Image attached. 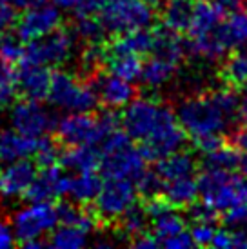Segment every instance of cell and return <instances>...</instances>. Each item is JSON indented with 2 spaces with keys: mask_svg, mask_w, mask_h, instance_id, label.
<instances>
[{
  "mask_svg": "<svg viewBox=\"0 0 247 249\" xmlns=\"http://www.w3.org/2000/svg\"><path fill=\"white\" fill-rule=\"evenodd\" d=\"M53 4H55L58 9H62V11H75L76 4H78V0H51Z\"/></svg>",
  "mask_w": 247,
  "mask_h": 249,
  "instance_id": "cell-45",
  "label": "cell"
},
{
  "mask_svg": "<svg viewBox=\"0 0 247 249\" xmlns=\"http://www.w3.org/2000/svg\"><path fill=\"white\" fill-rule=\"evenodd\" d=\"M51 70L48 66L33 62H20L17 70V93L24 98L44 100L48 97Z\"/></svg>",
  "mask_w": 247,
  "mask_h": 249,
  "instance_id": "cell-16",
  "label": "cell"
},
{
  "mask_svg": "<svg viewBox=\"0 0 247 249\" xmlns=\"http://www.w3.org/2000/svg\"><path fill=\"white\" fill-rule=\"evenodd\" d=\"M35 164L38 169L42 167H49L58 164L60 160V151H58V142L48 139L46 135L38 139V145H36V151H35Z\"/></svg>",
  "mask_w": 247,
  "mask_h": 249,
  "instance_id": "cell-32",
  "label": "cell"
},
{
  "mask_svg": "<svg viewBox=\"0 0 247 249\" xmlns=\"http://www.w3.org/2000/svg\"><path fill=\"white\" fill-rule=\"evenodd\" d=\"M98 17L109 35L149 28L155 20L153 9L142 0H107Z\"/></svg>",
  "mask_w": 247,
  "mask_h": 249,
  "instance_id": "cell-8",
  "label": "cell"
},
{
  "mask_svg": "<svg viewBox=\"0 0 247 249\" xmlns=\"http://www.w3.org/2000/svg\"><path fill=\"white\" fill-rule=\"evenodd\" d=\"M234 145L240 151V167L247 175V129H240L234 137Z\"/></svg>",
  "mask_w": 247,
  "mask_h": 249,
  "instance_id": "cell-42",
  "label": "cell"
},
{
  "mask_svg": "<svg viewBox=\"0 0 247 249\" xmlns=\"http://www.w3.org/2000/svg\"><path fill=\"white\" fill-rule=\"evenodd\" d=\"M75 31L76 38L84 40L86 44H96V42H104L107 31L104 28L100 17L96 15H84V17H76L75 22Z\"/></svg>",
  "mask_w": 247,
  "mask_h": 249,
  "instance_id": "cell-31",
  "label": "cell"
},
{
  "mask_svg": "<svg viewBox=\"0 0 247 249\" xmlns=\"http://www.w3.org/2000/svg\"><path fill=\"white\" fill-rule=\"evenodd\" d=\"M106 68L109 73L120 76L124 80H140V73H142V66L144 60L140 55H133V53H117V55H106Z\"/></svg>",
  "mask_w": 247,
  "mask_h": 249,
  "instance_id": "cell-26",
  "label": "cell"
},
{
  "mask_svg": "<svg viewBox=\"0 0 247 249\" xmlns=\"http://www.w3.org/2000/svg\"><path fill=\"white\" fill-rule=\"evenodd\" d=\"M68 187L69 177L64 173V167L60 164H55V166L42 167L40 173H36L24 198L29 202L55 200L68 195Z\"/></svg>",
  "mask_w": 247,
  "mask_h": 249,
  "instance_id": "cell-15",
  "label": "cell"
},
{
  "mask_svg": "<svg viewBox=\"0 0 247 249\" xmlns=\"http://www.w3.org/2000/svg\"><path fill=\"white\" fill-rule=\"evenodd\" d=\"M36 173H38V167L29 159L7 162L0 169V198L4 200H15L20 196L24 198Z\"/></svg>",
  "mask_w": 247,
  "mask_h": 249,
  "instance_id": "cell-14",
  "label": "cell"
},
{
  "mask_svg": "<svg viewBox=\"0 0 247 249\" xmlns=\"http://www.w3.org/2000/svg\"><path fill=\"white\" fill-rule=\"evenodd\" d=\"M196 182L198 196L218 213L247 202V178L234 175V171L204 167Z\"/></svg>",
  "mask_w": 247,
  "mask_h": 249,
  "instance_id": "cell-5",
  "label": "cell"
},
{
  "mask_svg": "<svg viewBox=\"0 0 247 249\" xmlns=\"http://www.w3.org/2000/svg\"><path fill=\"white\" fill-rule=\"evenodd\" d=\"M46 100L68 113H91L98 106V98L89 80L71 75L68 71L51 73Z\"/></svg>",
  "mask_w": 247,
  "mask_h": 249,
  "instance_id": "cell-6",
  "label": "cell"
},
{
  "mask_svg": "<svg viewBox=\"0 0 247 249\" xmlns=\"http://www.w3.org/2000/svg\"><path fill=\"white\" fill-rule=\"evenodd\" d=\"M191 140L193 145L196 147V151H200L202 155H207V153L218 149L222 144H226L224 135H204V137H196V139Z\"/></svg>",
  "mask_w": 247,
  "mask_h": 249,
  "instance_id": "cell-38",
  "label": "cell"
},
{
  "mask_svg": "<svg viewBox=\"0 0 247 249\" xmlns=\"http://www.w3.org/2000/svg\"><path fill=\"white\" fill-rule=\"evenodd\" d=\"M194 171H196V162L193 159V155L182 149L157 160V166H155V173L162 178V182L194 177Z\"/></svg>",
  "mask_w": 247,
  "mask_h": 249,
  "instance_id": "cell-21",
  "label": "cell"
},
{
  "mask_svg": "<svg viewBox=\"0 0 247 249\" xmlns=\"http://www.w3.org/2000/svg\"><path fill=\"white\" fill-rule=\"evenodd\" d=\"M187 209V216H189V220L191 222H216L218 218V211L213 209L209 204L206 202H193Z\"/></svg>",
  "mask_w": 247,
  "mask_h": 249,
  "instance_id": "cell-36",
  "label": "cell"
},
{
  "mask_svg": "<svg viewBox=\"0 0 247 249\" xmlns=\"http://www.w3.org/2000/svg\"><path fill=\"white\" fill-rule=\"evenodd\" d=\"M131 246L140 248V249H155V248H158L160 244H158V240L149 233V231H144V233H140V235L131 238Z\"/></svg>",
  "mask_w": 247,
  "mask_h": 249,
  "instance_id": "cell-43",
  "label": "cell"
},
{
  "mask_svg": "<svg viewBox=\"0 0 247 249\" xmlns=\"http://www.w3.org/2000/svg\"><path fill=\"white\" fill-rule=\"evenodd\" d=\"M117 224H118L120 235L131 240L133 236H137V235H140V233L147 231V226H149V214H147L144 206L133 204L131 208H127L120 216H118Z\"/></svg>",
  "mask_w": 247,
  "mask_h": 249,
  "instance_id": "cell-28",
  "label": "cell"
},
{
  "mask_svg": "<svg viewBox=\"0 0 247 249\" xmlns=\"http://www.w3.org/2000/svg\"><path fill=\"white\" fill-rule=\"evenodd\" d=\"M220 78L222 82L240 89L247 86V48L233 49V53L227 56L222 68H220Z\"/></svg>",
  "mask_w": 247,
  "mask_h": 249,
  "instance_id": "cell-24",
  "label": "cell"
},
{
  "mask_svg": "<svg viewBox=\"0 0 247 249\" xmlns=\"http://www.w3.org/2000/svg\"><path fill=\"white\" fill-rule=\"evenodd\" d=\"M240 2H247V0H240Z\"/></svg>",
  "mask_w": 247,
  "mask_h": 249,
  "instance_id": "cell-48",
  "label": "cell"
},
{
  "mask_svg": "<svg viewBox=\"0 0 247 249\" xmlns=\"http://www.w3.org/2000/svg\"><path fill=\"white\" fill-rule=\"evenodd\" d=\"M193 2H196V0H193Z\"/></svg>",
  "mask_w": 247,
  "mask_h": 249,
  "instance_id": "cell-49",
  "label": "cell"
},
{
  "mask_svg": "<svg viewBox=\"0 0 247 249\" xmlns=\"http://www.w3.org/2000/svg\"><path fill=\"white\" fill-rule=\"evenodd\" d=\"M160 196L175 209L189 208L198 198V182L194 177H184V178L164 182Z\"/></svg>",
  "mask_w": 247,
  "mask_h": 249,
  "instance_id": "cell-20",
  "label": "cell"
},
{
  "mask_svg": "<svg viewBox=\"0 0 247 249\" xmlns=\"http://www.w3.org/2000/svg\"><path fill=\"white\" fill-rule=\"evenodd\" d=\"M214 231H216V228H214L213 222H193V228L189 231V235H191L194 246L206 248V246H211Z\"/></svg>",
  "mask_w": 247,
  "mask_h": 249,
  "instance_id": "cell-35",
  "label": "cell"
},
{
  "mask_svg": "<svg viewBox=\"0 0 247 249\" xmlns=\"http://www.w3.org/2000/svg\"><path fill=\"white\" fill-rule=\"evenodd\" d=\"M91 86L96 93L98 102L107 109H120L125 107L135 98L137 91L129 80H124L113 73H102V70L89 78Z\"/></svg>",
  "mask_w": 247,
  "mask_h": 249,
  "instance_id": "cell-13",
  "label": "cell"
},
{
  "mask_svg": "<svg viewBox=\"0 0 247 249\" xmlns=\"http://www.w3.org/2000/svg\"><path fill=\"white\" fill-rule=\"evenodd\" d=\"M102 162V151L95 145H71L66 147V151L60 153V164L64 169H71L76 173L82 171H96L100 169Z\"/></svg>",
  "mask_w": 247,
  "mask_h": 249,
  "instance_id": "cell-19",
  "label": "cell"
},
{
  "mask_svg": "<svg viewBox=\"0 0 247 249\" xmlns=\"http://www.w3.org/2000/svg\"><path fill=\"white\" fill-rule=\"evenodd\" d=\"M240 122L247 125V86L244 88V97L240 98Z\"/></svg>",
  "mask_w": 247,
  "mask_h": 249,
  "instance_id": "cell-46",
  "label": "cell"
},
{
  "mask_svg": "<svg viewBox=\"0 0 247 249\" xmlns=\"http://www.w3.org/2000/svg\"><path fill=\"white\" fill-rule=\"evenodd\" d=\"M220 38L227 53L238 48H247V7H236L222 18Z\"/></svg>",
  "mask_w": 247,
  "mask_h": 249,
  "instance_id": "cell-18",
  "label": "cell"
},
{
  "mask_svg": "<svg viewBox=\"0 0 247 249\" xmlns=\"http://www.w3.org/2000/svg\"><path fill=\"white\" fill-rule=\"evenodd\" d=\"M62 24V13L56 6H49V4H40V6L29 7L24 9L20 18L15 22V29H17V36L22 42L36 40L40 36L48 35L51 31L60 28Z\"/></svg>",
  "mask_w": 247,
  "mask_h": 249,
  "instance_id": "cell-12",
  "label": "cell"
},
{
  "mask_svg": "<svg viewBox=\"0 0 247 249\" xmlns=\"http://www.w3.org/2000/svg\"><path fill=\"white\" fill-rule=\"evenodd\" d=\"M120 127V117L115 109H107L93 115L91 113H68L55 124L56 142L60 145H96L106 137Z\"/></svg>",
  "mask_w": 247,
  "mask_h": 249,
  "instance_id": "cell-3",
  "label": "cell"
},
{
  "mask_svg": "<svg viewBox=\"0 0 247 249\" xmlns=\"http://www.w3.org/2000/svg\"><path fill=\"white\" fill-rule=\"evenodd\" d=\"M176 118L187 137L224 135L240 122V97L234 88L209 89L180 100Z\"/></svg>",
  "mask_w": 247,
  "mask_h": 249,
  "instance_id": "cell-2",
  "label": "cell"
},
{
  "mask_svg": "<svg viewBox=\"0 0 247 249\" xmlns=\"http://www.w3.org/2000/svg\"><path fill=\"white\" fill-rule=\"evenodd\" d=\"M162 186H164V182H162V178L155 173V169H153V171H147V169H145L144 173L138 177L137 182H135L137 195L142 196V200L160 196V193H162Z\"/></svg>",
  "mask_w": 247,
  "mask_h": 249,
  "instance_id": "cell-33",
  "label": "cell"
},
{
  "mask_svg": "<svg viewBox=\"0 0 247 249\" xmlns=\"http://www.w3.org/2000/svg\"><path fill=\"white\" fill-rule=\"evenodd\" d=\"M204 167L222 169V171H236L240 167V151L234 144H222L218 149L204 155Z\"/></svg>",
  "mask_w": 247,
  "mask_h": 249,
  "instance_id": "cell-30",
  "label": "cell"
},
{
  "mask_svg": "<svg viewBox=\"0 0 247 249\" xmlns=\"http://www.w3.org/2000/svg\"><path fill=\"white\" fill-rule=\"evenodd\" d=\"M194 2L193 0H167L162 7V20L165 28L176 33H187L193 18Z\"/></svg>",
  "mask_w": 247,
  "mask_h": 249,
  "instance_id": "cell-25",
  "label": "cell"
},
{
  "mask_svg": "<svg viewBox=\"0 0 247 249\" xmlns=\"http://www.w3.org/2000/svg\"><path fill=\"white\" fill-rule=\"evenodd\" d=\"M160 246H164V248H167V249H189V248H193L194 244H193V238H191V235H189V231L184 229V231H180L176 235L165 238Z\"/></svg>",
  "mask_w": 247,
  "mask_h": 249,
  "instance_id": "cell-39",
  "label": "cell"
},
{
  "mask_svg": "<svg viewBox=\"0 0 247 249\" xmlns=\"http://www.w3.org/2000/svg\"><path fill=\"white\" fill-rule=\"evenodd\" d=\"M17 13L6 0H0V33H6L7 29L15 28Z\"/></svg>",
  "mask_w": 247,
  "mask_h": 249,
  "instance_id": "cell-40",
  "label": "cell"
},
{
  "mask_svg": "<svg viewBox=\"0 0 247 249\" xmlns=\"http://www.w3.org/2000/svg\"><path fill=\"white\" fill-rule=\"evenodd\" d=\"M6 2L13 7L15 11H17V9L24 11V9H29V7L40 6V4H44L46 0H6Z\"/></svg>",
  "mask_w": 247,
  "mask_h": 249,
  "instance_id": "cell-44",
  "label": "cell"
},
{
  "mask_svg": "<svg viewBox=\"0 0 247 249\" xmlns=\"http://www.w3.org/2000/svg\"><path fill=\"white\" fill-rule=\"evenodd\" d=\"M76 35L73 29H55L36 40L26 42L20 62L42 64L48 68H60L73 56ZM18 62V64H20Z\"/></svg>",
  "mask_w": 247,
  "mask_h": 249,
  "instance_id": "cell-7",
  "label": "cell"
},
{
  "mask_svg": "<svg viewBox=\"0 0 247 249\" xmlns=\"http://www.w3.org/2000/svg\"><path fill=\"white\" fill-rule=\"evenodd\" d=\"M36 145H38V139L22 135L15 131L13 127L0 131V164L33 157Z\"/></svg>",
  "mask_w": 247,
  "mask_h": 249,
  "instance_id": "cell-17",
  "label": "cell"
},
{
  "mask_svg": "<svg viewBox=\"0 0 247 249\" xmlns=\"http://www.w3.org/2000/svg\"><path fill=\"white\" fill-rule=\"evenodd\" d=\"M142 2H144L145 6H149L153 9V11H160V9H162V7H164V4L165 2H167V0H142Z\"/></svg>",
  "mask_w": 247,
  "mask_h": 249,
  "instance_id": "cell-47",
  "label": "cell"
},
{
  "mask_svg": "<svg viewBox=\"0 0 247 249\" xmlns=\"http://www.w3.org/2000/svg\"><path fill=\"white\" fill-rule=\"evenodd\" d=\"M9 122L15 131L33 139L48 135L56 124L53 113L48 107H44L40 100H31V98H22L20 102H17L11 107Z\"/></svg>",
  "mask_w": 247,
  "mask_h": 249,
  "instance_id": "cell-11",
  "label": "cell"
},
{
  "mask_svg": "<svg viewBox=\"0 0 247 249\" xmlns=\"http://www.w3.org/2000/svg\"><path fill=\"white\" fill-rule=\"evenodd\" d=\"M135 200H137L135 182L124 178H106L93 200V211L98 222H117L118 216L127 208H131Z\"/></svg>",
  "mask_w": 247,
  "mask_h": 249,
  "instance_id": "cell-10",
  "label": "cell"
},
{
  "mask_svg": "<svg viewBox=\"0 0 247 249\" xmlns=\"http://www.w3.org/2000/svg\"><path fill=\"white\" fill-rule=\"evenodd\" d=\"M102 162L100 171L106 178H124L137 182L145 171V157L140 147L133 145V140L120 127L107 135L102 142Z\"/></svg>",
  "mask_w": 247,
  "mask_h": 249,
  "instance_id": "cell-4",
  "label": "cell"
},
{
  "mask_svg": "<svg viewBox=\"0 0 247 249\" xmlns=\"http://www.w3.org/2000/svg\"><path fill=\"white\" fill-rule=\"evenodd\" d=\"M222 222L226 228H246L247 226V202L236 204L222 213Z\"/></svg>",
  "mask_w": 247,
  "mask_h": 249,
  "instance_id": "cell-37",
  "label": "cell"
},
{
  "mask_svg": "<svg viewBox=\"0 0 247 249\" xmlns=\"http://www.w3.org/2000/svg\"><path fill=\"white\" fill-rule=\"evenodd\" d=\"M58 226V206L51 200L31 202L11 216V228L18 244L33 238H42Z\"/></svg>",
  "mask_w": 247,
  "mask_h": 249,
  "instance_id": "cell-9",
  "label": "cell"
},
{
  "mask_svg": "<svg viewBox=\"0 0 247 249\" xmlns=\"http://www.w3.org/2000/svg\"><path fill=\"white\" fill-rule=\"evenodd\" d=\"M104 180L96 175V171H82L76 173V177H69V187H68V196L76 204H93L95 196L100 191Z\"/></svg>",
  "mask_w": 247,
  "mask_h": 249,
  "instance_id": "cell-23",
  "label": "cell"
},
{
  "mask_svg": "<svg viewBox=\"0 0 247 249\" xmlns=\"http://www.w3.org/2000/svg\"><path fill=\"white\" fill-rule=\"evenodd\" d=\"M180 62L165 58L160 55H147V60L142 66V73H140V80L147 86V88H162L176 75Z\"/></svg>",
  "mask_w": 247,
  "mask_h": 249,
  "instance_id": "cell-22",
  "label": "cell"
},
{
  "mask_svg": "<svg viewBox=\"0 0 247 249\" xmlns=\"http://www.w3.org/2000/svg\"><path fill=\"white\" fill-rule=\"evenodd\" d=\"M120 125L131 140L140 144L147 162L180 151L187 142L176 113L155 98H133L120 115Z\"/></svg>",
  "mask_w": 247,
  "mask_h": 249,
  "instance_id": "cell-1",
  "label": "cell"
},
{
  "mask_svg": "<svg viewBox=\"0 0 247 249\" xmlns=\"http://www.w3.org/2000/svg\"><path fill=\"white\" fill-rule=\"evenodd\" d=\"M184 229H185L184 216L176 213L175 208H171L167 209V211H164V213L157 214L155 218H151V229H149V233L157 238L158 244H162L165 238L176 235V233L184 231Z\"/></svg>",
  "mask_w": 247,
  "mask_h": 249,
  "instance_id": "cell-29",
  "label": "cell"
},
{
  "mask_svg": "<svg viewBox=\"0 0 247 249\" xmlns=\"http://www.w3.org/2000/svg\"><path fill=\"white\" fill-rule=\"evenodd\" d=\"M88 240H89V231L71 224H58L51 231V238L48 244L56 249H80L88 246Z\"/></svg>",
  "mask_w": 247,
  "mask_h": 249,
  "instance_id": "cell-27",
  "label": "cell"
},
{
  "mask_svg": "<svg viewBox=\"0 0 247 249\" xmlns=\"http://www.w3.org/2000/svg\"><path fill=\"white\" fill-rule=\"evenodd\" d=\"M15 233H13V228H11V224L4 218V216H0V249H7L15 246Z\"/></svg>",
  "mask_w": 247,
  "mask_h": 249,
  "instance_id": "cell-41",
  "label": "cell"
},
{
  "mask_svg": "<svg viewBox=\"0 0 247 249\" xmlns=\"http://www.w3.org/2000/svg\"><path fill=\"white\" fill-rule=\"evenodd\" d=\"M22 53H24V46H20V42L13 36L2 35V38H0V60L18 66V62L22 60Z\"/></svg>",
  "mask_w": 247,
  "mask_h": 249,
  "instance_id": "cell-34",
  "label": "cell"
}]
</instances>
